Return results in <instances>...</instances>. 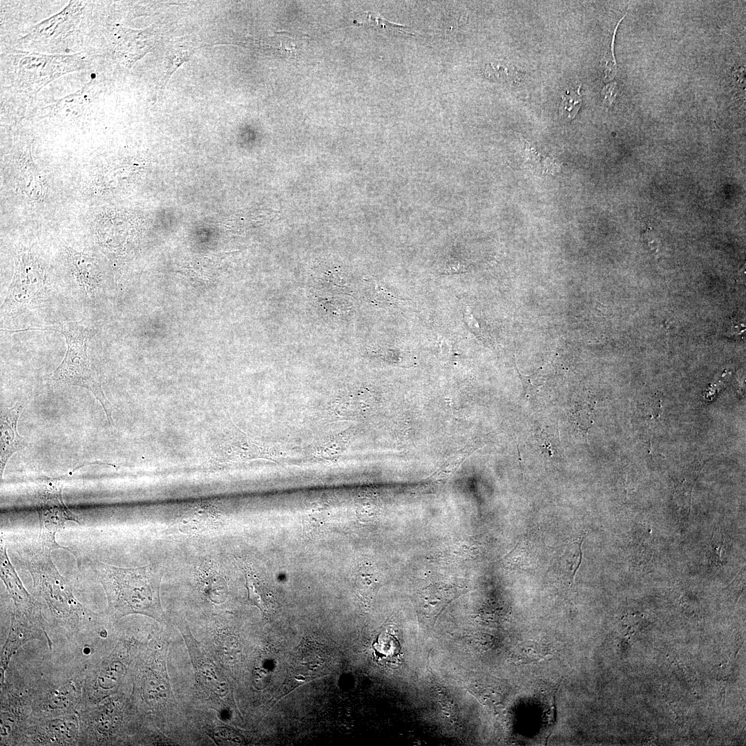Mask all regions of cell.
Wrapping results in <instances>:
<instances>
[{"label":"cell","instance_id":"9a60e30c","mask_svg":"<svg viewBox=\"0 0 746 746\" xmlns=\"http://www.w3.org/2000/svg\"><path fill=\"white\" fill-rule=\"evenodd\" d=\"M70 262L73 273L80 287L90 294L99 286L101 276L94 261L82 254H73Z\"/></svg>","mask_w":746,"mask_h":746},{"label":"cell","instance_id":"6da1fadb","mask_svg":"<svg viewBox=\"0 0 746 746\" xmlns=\"http://www.w3.org/2000/svg\"><path fill=\"white\" fill-rule=\"evenodd\" d=\"M92 568L105 591L107 613L115 620L133 613L161 620L160 600L162 573L155 566L122 568L95 560Z\"/></svg>","mask_w":746,"mask_h":746},{"label":"cell","instance_id":"ba28073f","mask_svg":"<svg viewBox=\"0 0 746 746\" xmlns=\"http://www.w3.org/2000/svg\"><path fill=\"white\" fill-rule=\"evenodd\" d=\"M278 454L272 448L265 447L249 438L240 430H229L216 450V463L236 462L254 459H273Z\"/></svg>","mask_w":746,"mask_h":746},{"label":"cell","instance_id":"9c48e42d","mask_svg":"<svg viewBox=\"0 0 746 746\" xmlns=\"http://www.w3.org/2000/svg\"><path fill=\"white\" fill-rule=\"evenodd\" d=\"M82 12L81 2L71 1L59 13L35 26L23 39L49 41L64 39L75 29Z\"/></svg>","mask_w":746,"mask_h":746},{"label":"cell","instance_id":"4fadbf2b","mask_svg":"<svg viewBox=\"0 0 746 746\" xmlns=\"http://www.w3.org/2000/svg\"><path fill=\"white\" fill-rule=\"evenodd\" d=\"M238 562L245 575L249 602L263 614H269L274 604L270 592L251 566L241 560Z\"/></svg>","mask_w":746,"mask_h":746},{"label":"cell","instance_id":"277c9868","mask_svg":"<svg viewBox=\"0 0 746 746\" xmlns=\"http://www.w3.org/2000/svg\"><path fill=\"white\" fill-rule=\"evenodd\" d=\"M10 57L15 83L36 93L61 75L84 66L83 57L79 54L48 55L18 52Z\"/></svg>","mask_w":746,"mask_h":746},{"label":"cell","instance_id":"3957f363","mask_svg":"<svg viewBox=\"0 0 746 746\" xmlns=\"http://www.w3.org/2000/svg\"><path fill=\"white\" fill-rule=\"evenodd\" d=\"M36 329L55 331L64 336L67 344L66 353L53 372L52 379L68 385L82 387L90 391L101 403L109 424L112 425V405L104 392L99 376L87 353L88 343L97 330L76 323H63L18 332Z\"/></svg>","mask_w":746,"mask_h":746},{"label":"cell","instance_id":"cb8c5ba5","mask_svg":"<svg viewBox=\"0 0 746 746\" xmlns=\"http://www.w3.org/2000/svg\"><path fill=\"white\" fill-rule=\"evenodd\" d=\"M624 16L622 17V19H620V20L617 23V26H616V27H615V28L614 30V32H613V37H612V41L611 42L610 47L609 48V49L607 50V51H606V54L604 55L605 65H604V80L605 82L612 80L615 77V76L616 75V73H617V64H616V61H615V55H614V41H615V37L617 28H618L620 23L624 19Z\"/></svg>","mask_w":746,"mask_h":746},{"label":"cell","instance_id":"d4e9b609","mask_svg":"<svg viewBox=\"0 0 746 746\" xmlns=\"http://www.w3.org/2000/svg\"><path fill=\"white\" fill-rule=\"evenodd\" d=\"M618 92L616 82H611L605 86L601 93L604 104L610 106L615 101Z\"/></svg>","mask_w":746,"mask_h":746},{"label":"cell","instance_id":"2e32d148","mask_svg":"<svg viewBox=\"0 0 746 746\" xmlns=\"http://www.w3.org/2000/svg\"><path fill=\"white\" fill-rule=\"evenodd\" d=\"M345 443L344 434L341 432L319 439L314 444L312 450L314 456L316 457L334 460L343 454Z\"/></svg>","mask_w":746,"mask_h":746},{"label":"cell","instance_id":"ffe728a7","mask_svg":"<svg viewBox=\"0 0 746 746\" xmlns=\"http://www.w3.org/2000/svg\"><path fill=\"white\" fill-rule=\"evenodd\" d=\"M213 520L214 517L209 511L198 510L185 516L181 520L180 526L184 528L182 530L198 533L207 529L212 524Z\"/></svg>","mask_w":746,"mask_h":746},{"label":"cell","instance_id":"ac0fdd59","mask_svg":"<svg viewBox=\"0 0 746 746\" xmlns=\"http://www.w3.org/2000/svg\"><path fill=\"white\" fill-rule=\"evenodd\" d=\"M486 77L501 83L514 84L519 82L522 73L511 64L506 61H493L484 67Z\"/></svg>","mask_w":746,"mask_h":746},{"label":"cell","instance_id":"7c38bea8","mask_svg":"<svg viewBox=\"0 0 746 746\" xmlns=\"http://www.w3.org/2000/svg\"><path fill=\"white\" fill-rule=\"evenodd\" d=\"M0 567L1 578L14 600L15 605H24L31 602L33 599L24 588L10 562L2 537L1 538Z\"/></svg>","mask_w":746,"mask_h":746},{"label":"cell","instance_id":"e0dca14e","mask_svg":"<svg viewBox=\"0 0 746 746\" xmlns=\"http://www.w3.org/2000/svg\"><path fill=\"white\" fill-rule=\"evenodd\" d=\"M550 647L541 642L528 640L519 644L514 656L515 661L519 664L537 662L548 658L551 655Z\"/></svg>","mask_w":746,"mask_h":746},{"label":"cell","instance_id":"30bf717a","mask_svg":"<svg viewBox=\"0 0 746 746\" xmlns=\"http://www.w3.org/2000/svg\"><path fill=\"white\" fill-rule=\"evenodd\" d=\"M26 403H17L14 406L1 410V457L0 472L2 479L5 467L10 457L27 446L26 439L17 431V421Z\"/></svg>","mask_w":746,"mask_h":746},{"label":"cell","instance_id":"8992f818","mask_svg":"<svg viewBox=\"0 0 746 746\" xmlns=\"http://www.w3.org/2000/svg\"><path fill=\"white\" fill-rule=\"evenodd\" d=\"M35 601L24 605L15 606L12 615L10 632L1 653L2 678L12 656L25 642L42 637L45 633L41 627Z\"/></svg>","mask_w":746,"mask_h":746},{"label":"cell","instance_id":"5bb4252c","mask_svg":"<svg viewBox=\"0 0 746 746\" xmlns=\"http://www.w3.org/2000/svg\"><path fill=\"white\" fill-rule=\"evenodd\" d=\"M198 580L204 592L211 601L223 602L227 595V582L213 563L207 562L198 569Z\"/></svg>","mask_w":746,"mask_h":746},{"label":"cell","instance_id":"8fae6325","mask_svg":"<svg viewBox=\"0 0 746 746\" xmlns=\"http://www.w3.org/2000/svg\"><path fill=\"white\" fill-rule=\"evenodd\" d=\"M112 655L100 664L92 677L91 694L96 701L107 696L124 674L123 664Z\"/></svg>","mask_w":746,"mask_h":746},{"label":"cell","instance_id":"44dd1931","mask_svg":"<svg viewBox=\"0 0 746 746\" xmlns=\"http://www.w3.org/2000/svg\"><path fill=\"white\" fill-rule=\"evenodd\" d=\"M580 87V86L577 89L568 90L562 96L559 105V115L561 118L570 121L577 115L582 102Z\"/></svg>","mask_w":746,"mask_h":746},{"label":"cell","instance_id":"7402d4cb","mask_svg":"<svg viewBox=\"0 0 746 746\" xmlns=\"http://www.w3.org/2000/svg\"><path fill=\"white\" fill-rule=\"evenodd\" d=\"M366 22L365 24L371 28H381L388 30L390 31H396L401 33H408L410 35H414V32H410L411 28L407 26H403L400 24L394 23L385 20L379 15L373 12H366Z\"/></svg>","mask_w":746,"mask_h":746},{"label":"cell","instance_id":"5b68a950","mask_svg":"<svg viewBox=\"0 0 746 746\" xmlns=\"http://www.w3.org/2000/svg\"><path fill=\"white\" fill-rule=\"evenodd\" d=\"M64 478H41L35 481V505L39 515L38 540L51 550L62 548L55 540L56 533L64 528L68 521L81 524V519L64 504L62 490Z\"/></svg>","mask_w":746,"mask_h":746},{"label":"cell","instance_id":"7a4b0ae2","mask_svg":"<svg viewBox=\"0 0 746 746\" xmlns=\"http://www.w3.org/2000/svg\"><path fill=\"white\" fill-rule=\"evenodd\" d=\"M52 551L37 539L35 544L22 546L17 552L21 562L32 576L35 594L45 600L58 620L76 627L88 614L75 599L69 584L53 564Z\"/></svg>","mask_w":746,"mask_h":746},{"label":"cell","instance_id":"52a82bcc","mask_svg":"<svg viewBox=\"0 0 746 746\" xmlns=\"http://www.w3.org/2000/svg\"><path fill=\"white\" fill-rule=\"evenodd\" d=\"M44 284L43 272L37 260L30 254L21 255L16 262L15 276L2 309L30 303L41 293Z\"/></svg>","mask_w":746,"mask_h":746},{"label":"cell","instance_id":"603a6c76","mask_svg":"<svg viewBox=\"0 0 746 746\" xmlns=\"http://www.w3.org/2000/svg\"><path fill=\"white\" fill-rule=\"evenodd\" d=\"M213 737L216 743L221 745H241L243 743L242 736L236 731L223 727L213 729Z\"/></svg>","mask_w":746,"mask_h":746},{"label":"cell","instance_id":"d6986e66","mask_svg":"<svg viewBox=\"0 0 746 746\" xmlns=\"http://www.w3.org/2000/svg\"><path fill=\"white\" fill-rule=\"evenodd\" d=\"M356 585L360 592L374 591L381 582V576L376 567L370 562H363L356 574Z\"/></svg>","mask_w":746,"mask_h":746}]
</instances>
